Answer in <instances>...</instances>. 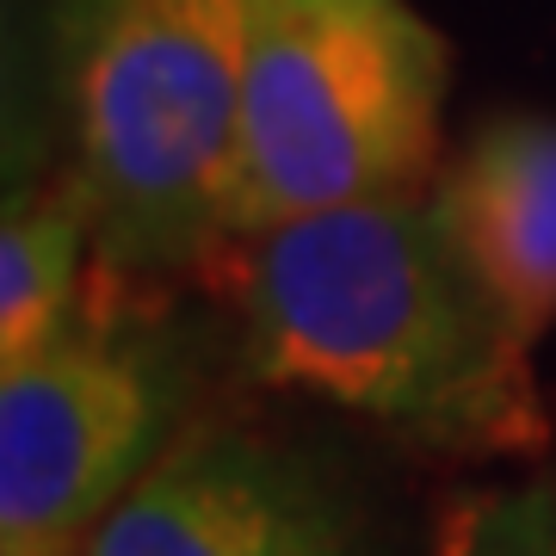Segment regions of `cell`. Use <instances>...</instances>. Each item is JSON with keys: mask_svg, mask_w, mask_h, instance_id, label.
Instances as JSON below:
<instances>
[{"mask_svg": "<svg viewBox=\"0 0 556 556\" xmlns=\"http://www.w3.org/2000/svg\"><path fill=\"white\" fill-rule=\"evenodd\" d=\"M445 556H556V489H519L464 507Z\"/></svg>", "mask_w": 556, "mask_h": 556, "instance_id": "ba28073f", "label": "cell"}, {"mask_svg": "<svg viewBox=\"0 0 556 556\" xmlns=\"http://www.w3.org/2000/svg\"><path fill=\"white\" fill-rule=\"evenodd\" d=\"M439 112L445 43L408 0H248L236 241L415 192Z\"/></svg>", "mask_w": 556, "mask_h": 556, "instance_id": "3957f363", "label": "cell"}, {"mask_svg": "<svg viewBox=\"0 0 556 556\" xmlns=\"http://www.w3.org/2000/svg\"><path fill=\"white\" fill-rule=\"evenodd\" d=\"M248 0H62L75 186L112 273L179 278L236 248Z\"/></svg>", "mask_w": 556, "mask_h": 556, "instance_id": "7a4b0ae2", "label": "cell"}, {"mask_svg": "<svg viewBox=\"0 0 556 556\" xmlns=\"http://www.w3.org/2000/svg\"><path fill=\"white\" fill-rule=\"evenodd\" d=\"M433 211L501 346L532 365L556 328V118L514 112L482 124L439 179Z\"/></svg>", "mask_w": 556, "mask_h": 556, "instance_id": "8992f818", "label": "cell"}, {"mask_svg": "<svg viewBox=\"0 0 556 556\" xmlns=\"http://www.w3.org/2000/svg\"><path fill=\"white\" fill-rule=\"evenodd\" d=\"M241 248V358L260 383L457 452H538L532 365L501 346L433 199H358Z\"/></svg>", "mask_w": 556, "mask_h": 556, "instance_id": "6da1fadb", "label": "cell"}, {"mask_svg": "<svg viewBox=\"0 0 556 556\" xmlns=\"http://www.w3.org/2000/svg\"><path fill=\"white\" fill-rule=\"evenodd\" d=\"M87 556H365V544L309 457L204 420L161 445Z\"/></svg>", "mask_w": 556, "mask_h": 556, "instance_id": "5b68a950", "label": "cell"}, {"mask_svg": "<svg viewBox=\"0 0 556 556\" xmlns=\"http://www.w3.org/2000/svg\"><path fill=\"white\" fill-rule=\"evenodd\" d=\"M93 248V211L75 174L62 186H38L7 204L0 229V365L43 353L75 328L80 266Z\"/></svg>", "mask_w": 556, "mask_h": 556, "instance_id": "52a82bcc", "label": "cell"}, {"mask_svg": "<svg viewBox=\"0 0 556 556\" xmlns=\"http://www.w3.org/2000/svg\"><path fill=\"white\" fill-rule=\"evenodd\" d=\"M167 439L174 371L137 334L75 321L0 365V556H87Z\"/></svg>", "mask_w": 556, "mask_h": 556, "instance_id": "277c9868", "label": "cell"}]
</instances>
